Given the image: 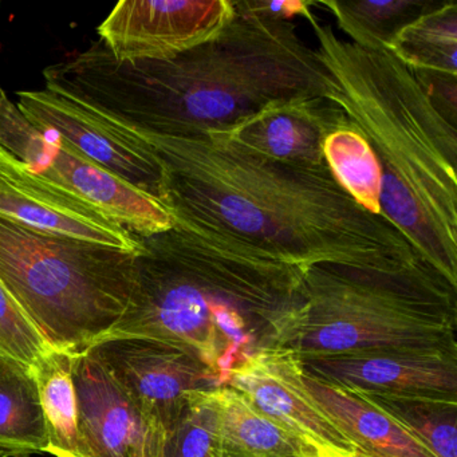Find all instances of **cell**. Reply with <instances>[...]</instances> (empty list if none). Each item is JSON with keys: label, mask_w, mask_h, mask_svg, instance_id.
I'll use <instances>...</instances> for the list:
<instances>
[{"label": "cell", "mask_w": 457, "mask_h": 457, "mask_svg": "<svg viewBox=\"0 0 457 457\" xmlns=\"http://www.w3.org/2000/svg\"><path fill=\"white\" fill-rule=\"evenodd\" d=\"M104 119L154 149L162 165L159 200L175 223L239 240L304 269L387 267L417 255L392 223L355 202L328 165L269 159L220 130L164 136Z\"/></svg>", "instance_id": "6da1fadb"}, {"label": "cell", "mask_w": 457, "mask_h": 457, "mask_svg": "<svg viewBox=\"0 0 457 457\" xmlns=\"http://www.w3.org/2000/svg\"><path fill=\"white\" fill-rule=\"evenodd\" d=\"M232 2L234 15L215 37L175 58L121 62L98 39L45 69V87L117 124L164 136L226 130L277 101L328 97V71L293 20Z\"/></svg>", "instance_id": "7a4b0ae2"}, {"label": "cell", "mask_w": 457, "mask_h": 457, "mask_svg": "<svg viewBox=\"0 0 457 457\" xmlns=\"http://www.w3.org/2000/svg\"><path fill=\"white\" fill-rule=\"evenodd\" d=\"M137 237L129 302L100 342L176 345L220 385L248 358L285 345L304 306V267L184 224Z\"/></svg>", "instance_id": "3957f363"}, {"label": "cell", "mask_w": 457, "mask_h": 457, "mask_svg": "<svg viewBox=\"0 0 457 457\" xmlns=\"http://www.w3.org/2000/svg\"><path fill=\"white\" fill-rule=\"evenodd\" d=\"M328 71V98L365 136L381 168L382 216L457 286V129L389 49L357 46L306 20Z\"/></svg>", "instance_id": "277c9868"}, {"label": "cell", "mask_w": 457, "mask_h": 457, "mask_svg": "<svg viewBox=\"0 0 457 457\" xmlns=\"http://www.w3.org/2000/svg\"><path fill=\"white\" fill-rule=\"evenodd\" d=\"M303 290V309L282 346L296 355L457 350V286L419 255L387 267L312 264Z\"/></svg>", "instance_id": "5b68a950"}, {"label": "cell", "mask_w": 457, "mask_h": 457, "mask_svg": "<svg viewBox=\"0 0 457 457\" xmlns=\"http://www.w3.org/2000/svg\"><path fill=\"white\" fill-rule=\"evenodd\" d=\"M135 255L0 219V283L47 344L73 357L93 349L124 314Z\"/></svg>", "instance_id": "8992f818"}, {"label": "cell", "mask_w": 457, "mask_h": 457, "mask_svg": "<svg viewBox=\"0 0 457 457\" xmlns=\"http://www.w3.org/2000/svg\"><path fill=\"white\" fill-rule=\"evenodd\" d=\"M144 416L162 432L180 419L197 393L221 386L188 350L146 338L109 339L93 349Z\"/></svg>", "instance_id": "52a82bcc"}, {"label": "cell", "mask_w": 457, "mask_h": 457, "mask_svg": "<svg viewBox=\"0 0 457 457\" xmlns=\"http://www.w3.org/2000/svg\"><path fill=\"white\" fill-rule=\"evenodd\" d=\"M234 12L232 0H122L97 31L117 61H165L215 37Z\"/></svg>", "instance_id": "ba28073f"}, {"label": "cell", "mask_w": 457, "mask_h": 457, "mask_svg": "<svg viewBox=\"0 0 457 457\" xmlns=\"http://www.w3.org/2000/svg\"><path fill=\"white\" fill-rule=\"evenodd\" d=\"M0 219L31 231L130 253L141 250L132 232L81 197L29 170L0 146Z\"/></svg>", "instance_id": "9c48e42d"}, {"label": "cell", "mask_w": 457, "mask_h": 457, "mask_svg": "<svg viewBox=\"0 0 457 457\" xmlns=\"http://www.w3.org/2000/svg\"><path fill=\"white\" fill-rule=\"evenodd\" d=\"M20 111L39 130L57 133L79 154L159 199L162 165L151 146L84 104L53 90L17 92Z\"/></svg>", "instance_id": "30bf717a"}, {"label": "cell", "mask_w": 457, "mask_h": 457, "mask_svg": "<svg viewBox=\"0 0 457 457\" xmlns=\"http://www.w3.org/2000/svg\"><path fill=\"white\" fill-rule=\"evenodd\" d=\"M298 357L304 374L350 392L457 400V350L378 347Z\"/></svg>", "instance_id": "8fae6325"}, {"label": "cell", "mask_w": 457, "mask_h": 457, "mask_svg": "<svg viewBox=\"0 0 457 457\" xmlns=\"http://www.w3.org/2000/svg\"><path fill=\"white\" fill-rule=\"evenodd\" d=\"M224 385L320 456L360 457L352 441L307 393L303 368L293 350L274 347L253 355L231 371Z\"/></svg>", "instance_id": "7c38bea8"}, {"label": "cell", "mask_w": 457, "mask_h": 457, "mask_svg": "<svg viewBox=\"0 0 457 457\" xmlns=\"http://www.w3.org/2000/svg\"><path fill=\"white\" fill-rule=\"evenodd\" d=\"M79 430L92 457H162L167 433L144 416L95 350L73 357Z\"/></svg>", "instance_id": "4fadbf2b"}, {"label": "cell", "mask_w": 457, "mask_h": 457, "mask_svg": "<svg viewBox=\"0 0 457 457\" xmlns=\"http://www.w3.org/2000/svg\"><path fill=\"white\" fill-rule=\"evenodd\" d=\"M347 116L325 96L277 101L229 129L237 145L288 164L325 167V143Z\"/></svg>", "instance_id": "5bb4252c"}, {"label": "cell", "mask_w": 457, "mask_h": 457, "mask_svg": "<svg viewBox=\"0 0 457 457\" xmlns=\"http://www.w3.org/2000/svg\"><path fill=\"white\" fill-rule=\"evenodd\" d=\"M39 175L81 197L136 237L175 227L162 202L79 154L58 136L50 165Z\"/></svg>", "instance_id": "9a60e30c"}, {"label": "cell", "mask_w": 457, "mask_h": 457, "mask_svg": "<svg viewBox=\"0 0 457 457\" xmlns=\"http://www.w3.org/2000/svg\"><path fill=\"white\" fill-rule=\"evenodd\" d=\"M303 385L360 457H435L392 417L357 393L312 378L304 371Z\"/></svg>", "instance_id": "2e32d148"}, {"label": "cell", "mask_w": 457, "mask_h": 457, "mask_svg": "<svg viewBox=\"0 0 457 457\" xmlns=\"http://www.w3.org/2000/svg\"><path fill=\"white\" fill-rule=\"evenodd\" d=\"M218 413L220 457H312L309 445L253 408L234 387L211 392Z\"/></svg>", "instance_id": "e0dca14e"}, {"label": "cell", "mask_w": 457, "mask_h": 457, "mask_svg": "<svg viewBox=\"0 0 457 457\" xmlns=\"http://www.w3.org/2000/svg\"><path fill=\"white\" fill-rule=\"evenodd\" d=\"M47 428L46 453L53 457H92L81 430L73 382V355L50 349L33 368Z\"/></svg>", "instance_id": "ac0fdd59"}, {"label": "cell", "mask_w": 457, "mask_h": 457, "mask_svg": "<svg viewBox=\"0 0 457 457\" xmlns=\"http://www.w3.org/2000/svg\"><path fill=\"white\" fill-rule=\"evenodd\" d=\"M47 428L30 370L0 360V457L46 453Z\"/></svg>", "instance_id": "d6986e66"}, {"label": "cell", "mask_w": 457, "mask_h": 457, "mask_svg": "<svg viewBox=\"0 0 457 457\" xmlns=\"http://www.w3.org/2000/svg\"><path fill=\"white\" fill-rule=\"evenodd\" d=\"M444 0H320V6L336 18L352 44L365 49H387L393 39L422 15L437 9Z\"/></svg>", "instance_id": "ffe728a7"}, {"label": "cell", "mask_w": 457, "mask_h": 457, "mask_svg": "<svg viewBox=\"0 0 457 457\" xmlns=\"http://www.w3.org/2000/svg\"><path fill=\"white\" fill-rule=\"evenodd\" d=\"M387 49L414 73L457 77L456 0H444L406 26Z\"/></svg>", "instance_id": "44dd1931"}, {"label": "cell", "mask_w": 457, "mask_h": 457, "mask_svg": "<svg viewBox=\"0 0 457 457\" xmlns=\"http://www.w3.org/2000/svg\"><path fill=\"white\" fill-rule=\"evenodd\" d=\"M357 395L392 417L433 456L457 457V400L432 395Z\"/></svg>", "instance_id": "7402d4cb"}, {"label": "cell", "mask_w": 457, "mask_h": 457, "mask_svg": "<svg viewBox=\"0 0 457 457\" xmlns=\"http://www.w3.org/2000/svg\"><path fill=\"white\" fill-rule=\"evenodd\" d=\"M325 159L334 178L355 202L369 212L382 216L381 168L370 144L350 120L328 136Z\"/></svg>", "instance_id": "603a6c76"}, {"label": "cell", "mask_w": 457, "mask_h": 457, "mask_svg": "<svg viewBox=\"0 0 457 457\" xmlns=\"http://www.w3.org/2000/svg\"><path fill=\"white\" fill-rule=\"evenodd\" d=\"M212 390L197 393L191 398L180 419L167 433L162 457H220Z\"/></svg>", "instance_id": "cb8c5ba5"}, {"label": "cell", "mask_w": 457, "mask_h": 457, "mask_svg": "<svg viewBox=\"0 0 457 457\" xmlns=\"http://www.w3.org/2000/svg\"><path fill=\"white\" fill-rule=\"evenodd\" d=\"M50 349L39 328L0 283V360L30 370Z\"/></svg>", "instance_id": "d4e9b609"}, {"label": "cell", "mask_w": 457, "mask_h": 457, "mask_svg": "<svg viewBox=\"0 0 457 457\" xmlns=\"http://www.w3.org/2000/svg\"><path fill=\"white\" fill-rule=\"evenodd\" d=\"M49 136L29 121L9 97L0 104V146L37 172L44 160Z\"/></svg>", "instance_id": "484cf974"}, {"label": "cell", "mask_w": 457, "mask_h": 457, "mask_svg": "<svg viewBox=\"0 0 457 457\" xmlns=\"http://www.w3.org/2000/svg\"><path fill=\"white\" fill-rule=\"evenodd\" d=\"M245 6L253 12H262L275 18L293 20L302 17L309 20L312 15V2H301V0H286V2H264V0H243Z\"/></svg>", "instance_id": "4316f807"}, {"label": "cell", "mask_w": 457, "mask_h": 457, "mask_svg": "<svg viewBox=\"0 0 457 457\" xmlns=\"http://www.w3.org/2000/svg\"><path fill=\"white\" fill-rule=\"evenodd\" d=\"M6 97V92H4V87H2V85H0V104L4 103V100Z\"/></svg>", "instance_id": "83f0119b"}, {"label": "cell", "mask_w": 457, "mask_h": 457, "mask_svg": "<svg viewBox=\"0 0 457 457\" xmlns=\"http://www.w3.org/2000/svg\"><path fill=\"white\" fill-rule=\"evenodd\" d=\"M312 457H328V456H320V454H317V456H312Z\"/></svg>", "instance_id": "f1b7e54d"}, {"label": "cell", "mask_w": 457, "mask_h": 457, "mask_svg": "<svg viewBox=\"0 0 457 457\" xmlns=\"http://www.w3.org/2000/svg\"><path fill=\"white\" fill-rule=\"evenodd\" d=\"M0 7H2V4H0Z\"/></svg>", "instance_id": "f546056e"}]
</instances>
